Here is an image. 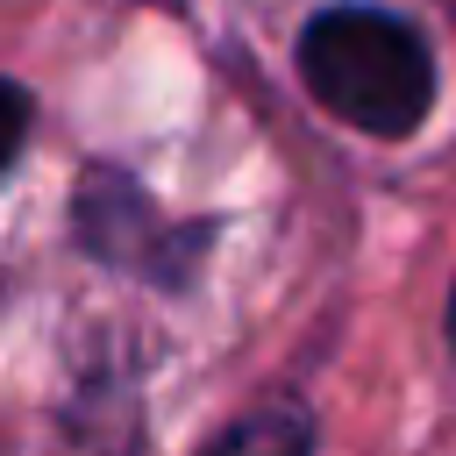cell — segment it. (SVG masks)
I'll return each instance as SVG.
<instances>
[{"instance_id":"1","label":"cell","mask_w":456,"mask_h":456,"mask_svg":"<svg viewBox=\"0 0 456 456\" xmlns=\"http://www.w3.org/2000/svg\"><path fill=\"white\" fill-rule=\"evenodd\" d=\"M299 86L363 135H413L435 107V57L428 36L392 7H321L299 28Z\"/></svg>"},{"instance_id":"2","label":"cell","mask_w":456,"mask_h":456,"mask_svg":"<svg viewBox=\"0 0 456 456\" xmlns=\"http://www.w3.org/2000/svg\"><path fill=\"white\" fill-rule=\"evenodd\" d=\"M314 449V420L299 406H264V413H242L207 456H306Z\"/></svg>"},{"instance_id":"3","label":"cell","mask_w":456,"mask_h":456,"mask_svg":"<svg viewBox=\"0 0 456 456\" xmlns=\"http://www.w3.org/2000/svg\"><path fill=\"white\" fill-rule=\"evenodd\" d=\"M28 114H36L28 93H21L14 78H0V171L21 157V142H28Z\"/></svg>"},{"instance_id":"4","label":"cell","mask_w":456,"mask_h":456,"mask_svg":"<svg viewBox=\"0 0 456 456\" xmlns=\"http://www.w3.org/2000/svg\"><path fill=\"white\" fill-rule=\"evenodd\" d=\"M449 349H456V299H449Z\"/></svg>"}]
</instances>
